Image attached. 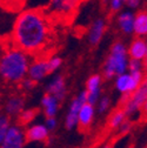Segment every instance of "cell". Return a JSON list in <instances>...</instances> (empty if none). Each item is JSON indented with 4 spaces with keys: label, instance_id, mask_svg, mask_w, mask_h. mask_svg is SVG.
I'll return each mask as SVG.
<instances>
[{
    "label": "cell",
    "instance_id": "5bb4252c",
    "mask_svg": "<svg viewBox=\"0 0 147 148\" xmlns=\"http://www.w3.org/2000/svg\"><path fill=\"white\" fill-rule=\"evenodd\" d=\"M106 28H107V24L104 18H98V19H95L92 23V25L89 26V29H88V42L92 46L99 45L105 35Z\"/></svg>",
    "mask_w": 147,
    "mask_h": 148
},
{
    "label": "cell",
    "instance_id": "8fae6325",
    "mask_svg": "<svg viewBox=\"0 0 147 148\" xmlns=\"http://www.w3.org/2000/svg\"><path fill=\"white\" fill-rule=\"evenodd\" d=\"M25 134H26V140L27 142H38V143H44L49 139L51 132L47 129L45 123H34V125H28L25 128Z\"/></svg>",
    "mask_w": 147,
    "mask_h": 148
},
{
    "label": "cell",
    "instance_id": "d590c367",
    "mask_svg": "<svg viewBox=\"0 0 147 148\" xmlns=\"http://www.w3.org/2000/svg\"><path fill=\"white\" fill-rule=\"evenodd\" d=\"M144 1H146V3H147V0H144Z\"/></svg>",
    "mask_w": 147,
    "mask_h": 148
},
{
    "label": "cell",
    "instance_id": "52a82bcc",
    "mask_svg": "<svg viewBox=\"0 0 147 148\" xmlns=\"http://www.w3.org/2000/svg\"><path fill=\"white\" fill-rule=\"evenodd\" d=\"M86 102V90L84 89L82 92L74 97L69 102L67 113L65 115V127L67 131H73V129L78 128V115L79 110L82 103Z\"/></svg>",
    "mask_w": 147,
    "mask_h": 148
},
{
    "label": "cell",
    "instance_id": "d4e9b609",
    "mask_svg": "<svg viewBox=\"0 0 147 148\" xmlns=\"http://www.w3.org/2000/svg\"><path fill=\"white\" fill-rule=\"evenodd\" d=\"M47 62H48V67H49V72L51 74L57 73L61 66H63V59L58 55H51L47 58Z\"/></svg>",
    "mask_w": 147,
    "mask_h": 148
},
{
    "label": "cell",
    "instance_id": "484cf974",
    "mask_svg": "<svg viewBox=\"0 0 147 148\" xmlns=\"http://www.w3.org/2000/svg\"><path fill=\"white\" fill-rule=\"evenodd\" d=\"M24 5V0H0V6H3L10 11H18Z\"/></svg>",
    "mask_w": 147,
    "mask_h": 148
},
{
    "label": "cell",
    "instance_id": "4fadbf2b",
    "mask_svg": "<svg viewBox=\"0 0 147 148\" xmlns=\"http://www.w3.org/2000/svg\"><path fill=\"white\" fill-rule=\"evenodd\" d=\"M25 98L20 94L10 95L4 103V113L7 114L11 119H15L21 110L25 108Z\"/></svg>",
    "mask_w": 147,
    "mask_h": 148
},
{
    "label": "cell",
    "instance_id": "7a4b0ae2",
    "mask_svg": "<svg viewBox=\"0 0 147 148\" xmlns=\"http://www.w3.org/2000/svg\"><path fill=\"white\" fill-rule=\"evenodd\" d=\"M31 60V54L14 46L6 38L0 51V80L10 85H18L27 77Z\"/></svg>",
    "mask_w": 147,
    "mask_h": 148
},
{
    "label": "cell",
    "instance_id": "6da1fadb",
    "mask_svg": "<svg viewBox=\"0 0 147 148\" xmlns=\"http://www.w3.org/2000/svg\"><path fill=\"white\" fill-rule=\"evenodd\" d=\"M52 27L41 10H25L14 18L8 40L31 55H41L49 46Z\"/></svg>",
    "mask_w": 147,
    "mask_h": 148
},
{
    "label": "cell",
    "instance_id": "836d02e7",
    "mask_svg": "<svg viewBox=\"0 0 147 148\" xmlns=\"http://www.w3.org/2000/svg\"><path fill=\"white\" fill-rule=\"evenodd\" d=\"M146 41H147V36H146ZM144 66H145V69L147 72V55H146V58L144 59Z\"/></svg>",
    "mask_w": 147,
    "mask_h": 148
},
{
    "label": "cell",
    "instance_id": "4dcf8cb0",
    "mask_svg": "<svg viewBox=\"0 0 147 148\" xmlns=\"http://www.w3.org/2000/svg\"><path fill=\"white\" fill-rule=\"evenodd\" d=\"M131 128H132V122L130 121V120H125L121 125H120V127L117 129L118 132H120V134H126V133H128L131 131Z\"/></svg>",
    "mask_w": 147,
    "mask_h": 148
},
{
    "label": "cell",
    "instance_id": "cb8c5ba5",
    "mask_svg": "<svg viewBox=\"0 0 147 148\" xmlns=\"http://www.w3.org/2000/svg\"><path fill=\"white\" fill-rule=\"evenodd\" d=\"M11 122H12V119L7 114L0 113V147H1V145H3V141H4V138H5L6 131L8 129Z\"/></svg>",
    "mask_w": 147,
    "mask_h": 148
},
{
    "label": "cell",
    "instance_id": "4316f807",
    "mask_svg": "<svg viewBox=\"0 0 147 148\" xmlns=\"http://www.w3.org/2000/svg\"><path fill=\"white\" fill-rule=\"evenodd\" d=\"M125 1L126 0H108L107 6L112 13H118L125 6Z\"/></svg>",
    "mask_w": 147,
    "mask_h": 148
},
{
    "label": "cell",
    "instance_id": "d6986e66",
    "mask_svg": "<svg viewBox=\"0 0 147 148\" xmlns=\"http://www.w3.org/2000/svg\"><path fill=\"white\" fill-rule=\"evenodd\" d=\"M133 34L141 38L147 36V10H140L135 13Z\"/></svg>",
    "mask_w": 147,
    "mask_h": 148
},
{
    "label": "cell",
    "instance_id": "5b68a950",
    "mask_svg": "<svg viewBox=\"0 0 147 148\" xmlns=\"http://www.w3.org/2000/svg\"><path fill=\"white\" fill-rule=\"evenodd\" d=\"M26 134H25V127L20 123H12L10 125L8 129L6 131L1 148H23L26 146Z\"/></svg>",
    "mask_w": 147,
    "mask_h": 148
},
{
    "label": "cell",
    "instance_id": "9c48e42d",
    "mask_svg": "<svg viewBox=\"0 0 147 148\" xmlns=\"http://www.w3.org/2000/svg\"><path fill=\"white\" fill-rule=\"evenodd\" d=\"M86 101L95 105L102 94V75L101 74H92L86 81Z\"/></svg>",
    "mask_w": 147,
    "mask_h": 148
},
{
    "label": "cell",
    "instance_id": "7c38bea8",
    "mask_svg": "<svg viewBox=\"0 0 147 148\" xmlns=\"http://www.w3.org/2000/svg\"><path fill=\"white\" fill-rule=\"evenodd\" d=\"M80 0H51L48 5V12L59 16H68L74 11Z\"/></svg>",
    "mask_w": 147,
    "mask_h": 148
},
{
    "label": "cell",
    "instance_id": "9a60e30c",
    "mask_svg": "<svg viewBox=\"0 0 147 148\" xmlns=\"http://www.w3.org/2000/svg\"><path fill=\"white\" fill-rule=\"evenodd\" d=\"M134 18L135 13L131 10L119 11V14L117 16V23L120 32L125 35H131L134 31Z\"/></svg>",
    "mask_w": 147,
    "mask_h": 148
},
{
    "label": "cell",
    "instance_id": "f546056e",
    "mask_svg": "<svg viewBox=\"0 0 147 148\" xmlns=\"http://www.w3.org/2000/svg\"><path fill=\"white\" fill-rule=\"evenodd\" d=\"M144 0H126L125 1V6L127 10H131V11H138L141 6Z\"/></svg>",
    "mask_w": 147,
    "mask_h": 148
},
{
    "label": "cell",
    "instance_id": "3957f363",
    "mask_svg": "<svg viewBox=\"0 0 147 148\" xmlns=\"http://www.w3.org/2000/svg\"><path fill=\"white\" fill-rule=\"evenodd\" d=\"M130 55L125 42L117 40L111 46L109 53L102 65V77L105 79H114V77L128 69Z\"/></svg>",
    "mask_w": 147,
    "mask_h": 148
},
{
    "label": "cell",
    "instance_id": "30bf717a",
    "mask_svg": "<svg viewBox=\"0 0 147 148\" xmlns=\"http://www.w3.org/2000/svg\"><path fill=\"white\" fill-rule=\"evenodd\" d=\"M46 93L56 97L60 102H63L67 97V85L64 75L56 74L46 85Z\"/></svg>",
    "mask_w": 147,
    "mask_h": 148
},
{
    "label": "cell",
    "instance_id": "d6a6232c",
    "mask_svg": "<svg viewBox=\"0 0 147 148\" xmlns=\"http://www.w3.org/2000/svg\"><path fill=\"white\" fill-rule=\"evenodd\" d=\"M7 38H8V36H7ZM5 40H6V38L0 39V51H1V48H3V46H4V44H5Z\"/></svg>",
    "mask_w": 147,
    "mask_h": 148
},
{
    "label": "cell",
    "instance_id": "83f0119b",
    "mask_svg": "<svg viewBox=\"0 0 147 148\" xmlns=\"http://www.w3.org/2000/svg\"><path fill=\"white\" fill-rule=\"evenodd\" d=\"M20 86V88L21 89H24L25 92H31L32 89H34L35 88V86H36V82L35 81H33L32 79H30L28 77H25L19 84H18Z\"/></svg>",
    "mask_w": 147,
    "mask_h": 148
},
{
    "label": "cell",
    "instance_id": "44dd1931",
    "mask_svg": "<svg viewBox=\"0 0 147 148\" xmlns=\"http://www.w3.org/2000/svg\"><path fill=\"white\" fill-rule=\"evenodd\" d=\"M11 12L13 11H10L3 6H0V39H4L6 36H4V28L7 27V26H13V21H14V18L12 19L11 16Z\"/></svg>",
    "mask_w": 147,
    "mask_h": 148
},
{
    "label": "cell",
    "instance_id": "ac0fdd59",
    "mask_svg": "<svg viewBox=\"0 0 147 148\" xmlns=\"http://www.w3.org/2000/svg\"><path fill=\"white\" fill-rule=\"evenodd\" d=\"M60 101L53 97L49 93H45L40 100V105L43 108V113L46 116H57L58 112H59V108H60Z\"/></svg>",
    "mask_w": 147,
    "mask_h": 148
},
{
    "label": "cell",
    "instance_id": "f1b7e54d",
    "mask_svg": "<svg viewBox=\"0 0 147 148\" xmlns=\"http://www.w3.org/2000/svg\"><path fill=\"white\" fill-rule=\"evenodd\" d=\"M45 126L47 127V129L52 133L54 132L56 129L58 128V120H57V116H46L45 119Z\"/></svg>",
    "mask_w": 147,
    "mask_h": 148
},
{
    "label": "cell",
    "instance_id": "e575fe53",
    "mask_svg": "<svg viewBox=\"0 0 147 148\" xmlns=\"http://www.w3.org/2000/svg\"><path fill=\"white\" fill-rule=\"evenodd\" d=\"M101 3H102V4H105V5H107V3H108V0H101Z\"/></svg>",
    "mask_w": 147,
    "mask_h": 148
},
{
    "label": "cell",
    "instance_id": "ba28073f",
    "mask_svg": "<svg viewBox=\"0 0 147 148\" xmlns=\"http://www.w3.org/2000/svg\"><path fill=\"white\" fill-rule=\"evenodd\" d=\"M49 74H51V72H49L47 58H45V57L41 58V55H38L36 58L31 60L28 71H27V77L30 79H32L33 81L38 84V82L43 81L45 78H47Z\"/></svg>",
    "mask_w": 147,
    "mask_h": 148
},
{
    "label": "cell",
    "instance_id": "603a6c76",
    "mask_svg": "<svg viewBox=\"0 0 147 148\" xmlns=\"http://www.w3.org/2000/svg\"><path fill=\"white\" fill-rule=\"evenodd\" d=\"M111 98H109L108 95H102L99 98V100L97 101V103L94 105L95 106V109L98 110V113L100 115H105L106 113H108L109 108H111Z\"/></svg>",
    "mask_w": 147,
    "mask_h": 148
},
{
    "label": "cell",
    "instance_id": "277c9868",
    "mask_svg": "<svg viewBox=\"0 0 147 148\" xmlns=\"http://www.w3.org/2000/svg\"><path fill=\"white\" fill-rule=\"evenodd\" d=\"M147 99V73L139 86L128 95L122 102V109L127 118H132L140 110H142L144 103Z\"/></svg>",
    "mask_w": 147,
    "mask_h": 148
},
{
    "label": "cell",
    "instance_id": "1f68e13d",
    "mask_svg": "<svg viewBox=\"0 0 147 148\" xmlns=\"http://www.w3.org/2000/svg\"><path fill=\"white\" fill-rule=\"evenodd\" d=\"M142 112L147 114V99H146V101H145V103H144V107H142Z\"/></svg>",
    "mask_w": 147,
    "mask_h": 148
},
{
    "label": "cell",
    "instance_id": "e0dca14e",
    "mask_svg": "<svg viewBox=\"0 0 147 148\" xmlns=\"http://www.w3.org/2000/svg\"><path fill=\"white\" fill-rule=\"evenodd\" d=\"M95 115V106L89 102H84L80 107L79 115H78V127L81 129H87L93 122Z\"/></svg>",
    "mask_w": 147,
    "mask_h": 148
},
{
    "label": "cell",
    "instance_id": "ffe728a7",
    "mask_svg": "<svg viewBox=\"0 0 147 148\" xmlns=\"http://www.w3.org/2000/svg\"><path fill=\"white\" fill-rule=\"evenodd\" d=\"M36 115H38V109H35V108H24L19 113V115L15 118V120H16L18 123H20L21 126L25 127V126L31 125V122H33L35 120Z\"/></svg>",
    "mask_w": 147,
    "mask_h": 148
},
{
    "label": "cell",
    "instance_id": "2e32d148",
    "mask_svg": "<svg viewBox=\"0 0 147 148\" xmlns=\"http://www.w3.org/2000/svg\"><path fill=\"white\" fill-rule=\"evenodd\" d=\"M127 52L131 59H138L142 60L147 55V41L146 38H141V36H137L134 38L131 44L127 47Z\"/></svg>",
    "mask_w": 147,
    "mask_h": 148
},
{
    "label": "cell",
    "instance_id": "8992f818",
    "mask_svg": "<svg viewBox=\"0 0 147 148\" xmlns=\"http://www.w3.org/2000/svg\"><path fill=\"white\" fill-rule=\"evenodd\" d=\"M140 82L141 81H139L133 74L130 73L128 71L119 74V75H117V77H114V87L122 95L121 97V101H120L121 103L139 86Z\"/></svg>",
    "mask_w": 147,
    "mask_h": 148
},
{
    "label": "cell",
    "instance_id": "7402d4cb",
    "mask_svg": "<svg viewBox=\"0 0 147 148\" xmlns=\"http://www.w3.org/2000/svg\"><path fill=\"white\" fill-rule=\"evenodd\" d=\"M128 119L124 112L122 108H119V109H115L114 112L111 114L108 119V127L111 131H117V129L120 127V125L126 120Z\"/></svg>",
    "mask_w": 147,
    "mask_h": 148
}]
</instances>
